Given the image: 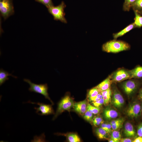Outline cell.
<instances>
[{"instance_id":"1","label":"cell","mask_w":142,"mask_h":142,"mask_svg":"<svg viewBox=\"0 0 142 142\" xmlns=\"http://www.w3.org/2000/svg\"><path fill=\"white\" fill-rule=\"evenodd\" d=\"M130 45L127 43L121 40L114 39L104 44L102 47L103 51L107 53H116L129 50Z\"/></svg>"},{"instance_id":"2","label":"cell","mask_w":142,"mask_h":142,"mask_svg":"<svg viewBox=\"0 0 142 142\" xmlns=\"http://www.w3.org/2000/svg\"><path fill=\"white\" fill-rule=\"evenodd\" d=\"M66 5L62 1L61 3L57 6H53L48 8L49 12L53 17L54 19L64 23H67V21L65 18V13L64 10Z\"/></svg>"},{"instance_id":"3","label":"cell","mask_w":142,"mask_h":142,"mask_svg":"<svg viewBox=\"0 0 142 142\" xmlns=\"http://www.w3.org/2000/svg\"><path fill=\"white\" fill-rule=\"evenodd\" d=\"M23 80L29 84L30 86L28 89L29 91L43 95L46 99H48L52 104H53L52 101L49 96L48 92V87L47 84H36L32 83L30 80L27 79H24Z\"/></svg>"},{"instance_id":"4","label":"cell","mask_w":142,"mask_h":142,"mask_svg":"<svg viewBox=\"0 0 142 142\" xmlns=\"http://www.w3.org/2000/svg\"><path fill=\"white\" fill-rule=\"evenodd\" d=\"M74 103L73 99L69 95L65 96L58 103L56 113L53 120H54L64 111H69L73 107Z\"/></svg>"},{"instance_id":"5","label":"cell","mask_w":142,"mask_h":142,"mask_svg":"<svg viewBox=\"0 0 142 142\" xmlns=\"http://www.w3.org/2000/svg\"><path fill=\"white\" fill-rule=\"evenodd\" d=\"M0 12L4 20L13 15L14 10L12 0H0Z\"/></svg>"},{"instance_id":"6","label":"cell","mask_w":142,"mask_h":142,"mask_svg":"<svg viewBox=\"0 0 142 142\" xmlns=\"http://www.w3.org/2000/svg\"><path fill=\"white\" fill-rule=\"evenodd\" d=\"M110 76L112 81L115 82H120L131 79L130 71L123 68L116 71Z\"/></svg>"},{"instance_id":"7","label":"cell","mask_w":142,"mask_h":142,"mask_svg":"<svg viewBox=\"0 0 142 142\" xmlns=\"http://www.w3.org/2000/svg\"><path fill=\"white\" fill-rule=\"evenodd\" d=\"M28 102L33 104H36L39 106L38 108L35 107L36 112L41 115H46L54 113L53 110L51 105L39 102L34 103L28 101Z\"/></svg>"},{"instance_id":"8","label":"cell","mask_w":142,"mask_h":142,"mask_svg":"<svg viewBox=\"0 0 142 142\" xmlns=\"http://www.w3.org/2000/svg\"><path fill=\"white\" fill-rule=\"evenodd\" d=\"M138 82L134 80H128L124 82L122 84V88L125 93L128 95L134 93L138 86Z\"/></svg>"},{"instance_id":"9","label":"cell","mask_w":142,"mask_h":142,"mask_svg":"<svg viewBox=\"0 0 142 142\" xmlns=\"http://www.w3.org/2000/svg\"><path fill=\"white\" fill-rule=\"evenodd\" d=\"M141 107L140 104L138 103H135L130 105L126 111V114L128 116L132 118H137L139 115Z\"/></svg>"},{"instance_id":"10","label":"cell","mask_w":142,"mask_h":142,"mask_svg":"<svg viewBox=\"0 0 142 142\" xmlns=\"http://www.w3.org/2000/svg\"><path fill=\"white\" fill-rule=\"evenodd\" d=\"M124 103V99L121 94L118 90H115L112 99L113 105L117 108H120L123 106Z\"/></svg>"},{"instance_id":"11","label":"cell","mask_w":142,"mask_h":142,"mask_svg":"<svg viewBox=\"0 0 142 142\" xmlns=\"http://www.w3.org/2000/svg\"><path fill=\"white\" fill-rule=\"evenodd\" d=\"M88 103L86 100L74 103L73 108L74 110L83 116L87 110Z\"/></svg>"},{"instance_id":"12","label":"cell","mask_w":142,"mask_h":142,"mask_svg":"<svg viewBox=\"0 0 142 142\" xmlns=\"http://www.w3.org/2000/svg\"><path fill=\"white\" fill-rule=\"evenodd\" d=\"M124 133L125 136L128 138L134 137L136 135V132L133 125L129 122L125 124Z\"/></svg>"},{"instance_id":"13","label":"cell","mask_w":142,"mask_h":142,"mask_svg":"<svg viewBox=\"0 0 142 142\" xmlns=\"http://www.w3.org/2000/svg\"><path fill=\"white\" fill-rule=\"evenodd\" d=\"M112 82L110 75H109L95 87L97 88L101 92L110 88Z\"/></svg>"},{"instance_id":"14","label":"cell","mask_w":142,"mask_h":142,"mask_svg":"<svg viewBox=\"0 0 142 142\" xmlns=\"http://www.w3.org/2000/svg\"><path fill=\"white\" fill-rule=\"evenodd\" d=\"M103 115L106 119L110 120L116 118L118 116V113L116 110L108 108L104 109Z\"/></svg>"},{"instance_id":"15","label":"cell","mask_w":142,"mask_h":142,"mask_svg":"<svg viewBox=\"0 0 142 142\" xmlns=\"http://www.w3.org/2000/svg\"><path fill=\"white\" fill-rule=\"evenodd\" d=\"M135 27L134 23H132L127 26L120 31L117 33L113 34V37L114 39H116L118 38L123 36Z\"/></svg>"},{"instance_id":"16","label":"cell","mask_w":142,"mask_h":142,"mask_svg":"<svg viewBox=\"0 0 142 142\" xmlns=\"http://www.w3.org/2000/svg\"><path fill=\"white\" fill-rule=\"evenodd\" d=\"M130 71L131 78H142V66H137Z\"/></svg>"},{"instance_id":"17","label":"cell","mask_w":142,"mask_h":142,"mask_svg":"<svg viewBox=\"0 0 142 142\" xmlns=\"http://www.w3.org/2000/svg\"><path fill=\"white\" fill-rule=\"evenodd\" d=\"M9 76L17 78V77L14 76L11 74L9 73L8 72L4 70L2 68L0 70V85H1L9 79L8 77Z\"/></svg>"},{"instance_id":"18","label":"cell","mask_w":142,"mask_h":142,"mask_svg":"<svg viewBox=\"0 0 142 142\" xmlns=\"http://www.w3.org/2000/svg\"><path fill=\"white\" fill-rule=\"evenodd\" d=\"M104 101V104L105 105L108 104L111 100V92L110 87L107 89L100 92Z\"/></svg>"},{"instance_id":"19","label":"cell","mask_w":142,"mask_h":142,"mask_svg":"<svg viewBox=\"0 0 142 142\" xmlns=\"http://www.w3.org/2000/svg\"><path fill=\"white\" fill-rule=\"evenodd\" d=\"M95 133L100 139H107V134L108 133L101 127L98 128L96 129Z\"/></svg>"},{"instance_id":"20","label":"cell","mask_w":142,"mask_h":142,"mask_svg":"<svg viewBox=\"0 0 142 142\" xmlns=\"http://www.w3.org/2000/svg\"><path fill=\"white\" fill-rule=\"evenodd\" d=\"M135 17L134 22L136 27L140 28L142 27V16L136 11H134Z\"/></svg>"},{"instance_id":"21","label":"cell","mask_w":142,"mask_h":142,"mask_svg":"<svg viewBox=\"0 0 142 142\" xmlns=\"http://www.w3.org/2000/svg\"><path fill=\"white\" fill-rule=\"evenodd\" d=\"M131 8L139 12L142 11V0H136L131 5Z\"/></svg>"},{"instance_id":"22","label":"cell","mask_w":142,"mask_h":142,"mask_svg":"<svg viewBox=\"0 0 142 142\" xmlns=\"http://www.w3.org/2000/svg\"><path fill=\"white\" fill-rule=\"evenodd\" d=\"M67 137L70 142H80L81 141L80 138L77 134L74 133H70L67 134Z\"/></svg>"},{"instance_id":"23","label":"cell","mask_w":142,"mask_h":142,"mask_svg":"<svg viewBox=\"0 0 142 142\" xmlns=\"http://www.w3.org/2000/svg\"><path fill=\"white\" fill-rule=\"evenodd\" d=\"M121 139V135L119 131L114 130L112 132L110 139L113 140L114 142H120Z\"/></svg>"},{"instance_id":"24","label":"cell","mask_w":142,"mask_h":142,"mask_svg":"<svg viewBox=\"0 0 142 142\" xmlns=\"http://www.w3.org/2000/svg\"><path fill=\"white\" fill-rule=\"evenodd\" d=\"M136 0H124L123 5V9L125 11H129L131 9L132 4Z\"/></svg>"},{"instance_id":"25","label":"cell","mask_w":142,"mask_h":142,"mask_svg":"<svg viewBox=\"0 0 142 142\" xmlns=\"http://www.w3.org/2000/svg\"><path fill=\"white\" fill-rule=\"evenodd\" d=\"M100 93L99 90L97 88H94L90 89L88 92L87 97L88 99L96 96L99 93Z\"/></svg>"},{"instance_id":"26","label":"cell","mask_w":142,"mask_h":142,"mask_svg":"<svg viewBox=\"0 0 142 142\" xmlns=\"http://www.w3.org/2000/svg\"><path fill=\"white\" fill-rule=\"evenodd\" d=\"M87 110L89 111L93 114H96L99 113L100 109L99 108L93 106L88 103L87 105Z\"/></svg>"},{"instance_id":"27","label":"cell","mask_w":142,"mask_h":142,"mask_svg":"<svg viewBox=\"0 0 142 142\" xmlns=\"http://www.w3.org/2000/svg\"><path fill=\"white\" fill-rule=\"evenodd\" d=\"M91 121L94 126H97L103 123L104 121L101 117L96 116L92 119Z\"/></svg>"},{"instance_id":"28","label":"cell","mask_w":142,"mask_h":142,"mask_svg":"<svg viewBox=\"0 0 142 142\" xmlns=\"http://www.w3.org/2000/svg\"><path fill=\"white\" fill-rule=\"evenodd\" d=\"M35 1L43 4L47 8L54 6L52 0H35Z\"/></svg>"},{"instance_id":"29","label":"cell","mask_w":142,"mask_h":142,"mask_svg":"<svg viewBox=\"0 0 142 142\" xmlns=\"http://www.w3.org/2000/svg\"><path fill=\"white\" fill-rule=\"evenodd\" d=\"M84 119L88 122L92 121L93 116V114L87 110L83 115Z\"/></svg>"},{"instance_id":"30","label":"cell","mask_w":142,"mask_h":142,"mask_svg":"<svg viewBox=\"0 0 142 142\" xmlns=\"http://www.w3.org/2000/svg\"><path fill=\"white\" fill-rule=\"evenodd\" d=\"M92 103L94 106L99 108L104 103L103 99L102 98L97 101L92 102Z\"/></svg>"},{"instance_id":"31","label":"cell","mask_w":142,"mask_h":142,"mask_svg":"<svg viewBox=\"0 0 142 142\" xmlns=\"http://www.w3.org/2000/svg\"><path fill=\"white\" fill-rule=\"evenodd\" d=\"M124 121L120 122L111 125L112 129L113 130H116L121 128L122 126Z\"/></svg>"},{"instance_id":"32","label":"cell","mask_w":142,"mask_h":142,"mask_svg":"<svg viewBox=\"0 0 142 142\" xmlns=\"http://www.w3.org/2000/svg\"><path fill=\"white\" fill-rule=\"evenodd\" d=\"M103 97L100 93H99L95 97L88 99L89 101L92 102H94L97 101L100 99L103 98Z\"/></svg>"},{"instance_id":"33","label":"cell","mask_w":142,"mask_h":142,"mask_svg":"<svg viewBox=\"0 0 142 142\" xmlns=\"http://www.w3.org/2000/svg\"><path fill=\"white\" fill-rule=\"evenodd\" d=\"M137 134L139 136L142 137V123L140 124L138 127Z\"/></svg>"},{"instance_id":"34","label":"cell","mask_w":142,"mask_h":142,"mask_svg":"<svg viewBox=\"0 0 142 142\" xmlns=\"http://www.w3.org/2000/svg\"><path fill=\"white\" fill-rule=\"evenodd\" d=\"M124 121V120L123 118L118 119L111 121L110 124L111 125H113L120 122Z\"/></svg>"},{"instance_id":"35","label":"cell","mask_w":142,"mask_h":142,"mask_svg":"<svg viewBox=\"0 0 142 142\" xmlns=\"http://www.w3.org/2000/svg\"><path fill=\"white\" fill-rule=\"evenodd\" d=\"M133 140L130 138H121L120 142H133Z\"/></svg>"},{"instance_id":"36","label":"cell","mask_w":142,"mask_h":142,"mask_svg":"<svg viewBox=\"0 0 142 142\" xmlns=\"http://www.w3.org/2000/svg\"><path fill=\"white\" fill-rule=\"evenodd\" d=\"M101 127L105 130L108 133L106 123H103L101 125Z\"/></svg>"},{"instance_id":"37","label":"cell","mask_w":142,"mask_h":142,"mask_svg":"<svg viewBox=\"0 0 142 142\" xmlns=\"http://www.w3.org/2000/svg\"><path fill=\"white\" fill-rule=\"evenodd\" d=\"M133 142H142V137L139 136L133 140Z\"/></svg>"},{"instance_id":"38","label":"cell","mask_w":142,"mask_h":142,"mask_svg":"<svg viewBox=\"0 0 142 142\" xmlns=\"http://www.w3.org/2000/svg\"><path fill=\"white\" fill-rule=\"evenodd\" d=\"M106 125L108 133H110L111 132V129H112L111 125L110 123H106Z\"/></svg>"},{"instance_id":"39","label":"cell","mask_w":142,"mask_h":142,"mask_svg":"<svg viewBox=\"0 0 142 142\" xmlns=\"http://www.w3.org/2000/svg\"><path fill=\"white\" fill-rule=\"evenodd\" d=\"M139 97L140 99L142 101V88L140 90Z\"/></svg>"},{"instance_id":"40","label":"cell","mask_w":142,"mask_h":142,"mask_svg":"<svg viewBox=\"0 0 142 142\" xmlns=\"http://www.w3.org/2000/svg\"><path fill=\"white\" fill-rule=\"evenodd\" d=\"M140 14H141L142 15V11L140 12H138Z\"/></svg>"},{"instance_id":"41","label":"cell","mask_w":142,"mask_h":142,"mask_svg":"<svg viewBox=\"0 0 142 142\" xmlns=\"http://www.w3.org/2000/svg\"><path fill=\"white\" fill-rule=\"evenodd\" d=\"M141 113H142V106L141 107Z\"/></svg>"}]
</instances>
